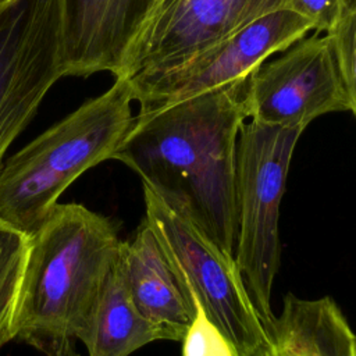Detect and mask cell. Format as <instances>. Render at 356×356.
<instances>
[{
  "label": "cell",
  "instance_id": "obj_6",
  "mask_svg": "<svg viewBox=\"0 0 356 356\" xmlns=\"http://www.w3.org/2000/svg\"><path fill=\"white\" fill-rule=\"evenodd\" d=\"M143 199L145 220L209 320L227 337L238 356H250L264 341L266 331L235 257L177 216L146 186Z\"/></svg>",
  "mask_w": 356,
  "mask_h": 356
},
{
  "label": "cell",
  "instance_id": "obj_2",
  "mask_svg": "<svg viewBox=\"0 0 356 356\" xmlns=\"http://www.w3.org/2000/svg\"><path fill=\"white\" fill-rule=\"evenodd\" d=\"M122 241L110 218L63 203L31 235L14 339L44 356H79Z\"/></svg>",
  "mask_w": 356,
  "mask_h": 356
},
{
  "label": "cell",
  "instance_id": "obj_11",
  "mask_svg": "<svg viewBox=\"0 0 356 356\" xmlns=\"http://www.w3.org/2000/svg\"><path fill=\"white\" fill-rule=\"evenodd\" d=\"M121 260L134 306L165 341H182L195 317L192 292L143 218L131 241L121 243Z\"/></svg>",
  "mask_w": 356,
  "mask_h": 356
},
{
  "label": "cell",
  "instance_id": "obj_18",
  "mask_svg": "<svg viewBox=\"0 0 356 356\" xmlns=\"http://www.w3.org/2000/svg\"><path fill=\"white\" fill-rule=\"evenodd\" d=\"M3 1H6V0H0V3H3Z\"/></svg>",
  "mask_w": 356,
  "mask_h": 356
},
{
  "label": "cell",
  "instance_id": "obj_4",
  "mask_svg": "<svg viewBox=\"0 0 356 356\" xmlns=\"http://www.w3.org/2000/svg\"><path fill=\"white\" fill-rule=\"evenodd\" d=\"M305 129L243 122L236 142L235 261L263 325L271 309L274 280L281 260L280 203L295 146Z\"/></svg>",
  "mask_w": 356,
  "mask_h": 356
},
{
  "label": "cell",
  "instance_id": "obj_8",
  "mask_svg": "<svg viewBox=\"0 0 356 356\" xmlns=\"http://www.w3.org/2000/svg\"><path fill=\"white\" fill-rule=\"evenodd\" d=\"M249 78L246 117L305 129L314 118L349 111L330 33L305 36Z\"/></svg>",
  "mask_w": 356,
  "mask_h": 356
},
{
  "label": "cell",
  "instance_id": "obj_10",
  "mask_svg": "<svg viewBox=\"0 0 356 356\" xmlns=\"http://www.w3.org/2000/svg\"><path fill=\"white\" fill-rule=\"evenodd\" d=\"M157 0H63L67 76H118Z\"/></svg>",
  "mask_w": 356,
  "mask_h": 356
},
{
  "label": "cell",
  "instance_id": "obj_9",
  "mask_svg": "<svg viewBox=\"0 0 356 356\" xmlns=\"http://www.w3.org/2000/svg\"><path fill=\"white\" fill-rule=\"evenodd\" d=\"M288 0H157L121 74L139 79L170 70Z\"/></svg>",
  "mask_w": 356,
  "mask_h": 356
},
{
  "label": "cell",
  "instance_id": "obj_5",
  "mask_svg": "<svg viewBox=\"0 0 356 356\" xmlns=\"http://www.w3.org/2000/svg\"><path fill=\"white\" fill-rule=\"evenodd\" d=\"M63 76V0L0 3V168L11 143Z\"/></svg>",
  "mask_w": 356,
  "mask_h": 356
},
{
  "label": "cell",
  "instance_id": "obj_12",
  "mask_svg": "<svg viewBox=\"0 0 356 356\" xmlns=\"http://www.w3.org/2000/svg\"><path fill=\"white\" fill-rule=\"evenodd\" d=\"M264 331V341L250 356H356V334L330 296L288 293Z\"/></svg>",
  "mask_w": 356,
  "mask_h": 356
},
{
  "label": "cell",
  "instance_id": "obj_14",
  "mask_svg": "<svg viewBox=\"0 0 356 356\" xmlns=\"http://www.w3.org/2000/svg\"><path fill=\"white\" fill-rule=\"evenodd\" d=\"M29 246L31 235L0 220V349L14 339V318Z\"/></svg>",
  "mask_w": 356,
  "mask_h": 356
},
{
  "label": "cell",
  "instance_id": "obj_15",
  "mask_svg": "<svg viewBox=\"0 0 356 356\" xmlns=\"http://www.w3.org/2000/svg\"><path fill=\"white\" fill-rule=\"evenodd\" d=\"M346 92L349 111L356 117V0H349L335 28L328 32Z\"/></svg>",
  "mask_w": 356,
  "mask_h": 356
},
{
  "label": "cell",
  "instance_id": "obj_7",
  "mask_svg": "<svg viewBox=\"0 0 356 356\" xmlns=\"http://www.w3.org/2000/svg\"><path fill=\"white\" fill-rule=\"evenodd\" d=\"M313 31L289 8L263 15L232 35L159 74L128 81L139 110L163 107L249 78L268 57Z\"/></svg>",
  "mask_w": 356,
  "mask_h": 356
},
{
  "label": "cell",
  "instance_id": "obj_13",
  "mask_svg": "<svg viewBox=\"0 0 356 356\" xmlns=\"http://www.w3.org/2000/svg\"><path fill=\"white\" fill-rule=\"evenodd\" d=\"M159 339H163L161 332L132 303L120 250L81 342L89 356H129Z\"/></svg>",
  "mask_w": 356,
  "mask_h": 356
},
{
  "label": "cell",
  "instance_id": "obj_17",
  "mask_svg": "<svg viewBox=\"0 0 356 356\" xmlns=\"http://www.w3.org/2000/svg\"><path fill=\"white\" fill-rule=\"evenodd\" d=\"M349 0H288L286 8L306 18L313 32L328 33L339 21Z\"/></svg>",
  "mask_w": 356,
  "mask_h": 356
},
{
  "label": "cell",
  "instance_id": "obj_3",
  "mask_svg": "<svg viewBox=\"0 0 356 356\" xmlns=\"http://www.w3.org/2000/svg\"><path fill=\"white\" fill-rule=\"evenodd\" d=\"M132 89L114 78L102 95L47 128L0 168V220L32 235L61 193L86 170L113 159L134 115Z\"/></svg>",
  "mask_w": 356,
  "mask_h": 356
},
{
  "label": "cell",
  "instance_id": "obj_1",
  "mask_svg": "<svg viewBox=\"0 0 356 356\" xmlns=\"http://www.w3.org/2000/svg\"><path fill=\"white\" fill-rule=\"evenodd\" d=\"M249 78L139 110L113 154L170 210L229 256L236 242V142L248 118Z\"/></svg>",
  "mask_w": 356,
  "mask_h": 356
},
{
  "label": "cell",
  "instance_id": "obj_16",
  "mask_svg": "<svg viewBox=\"0 0 356 356\" xmlns=\"http://www.w3.org/2000/svg\"><path fill=\"white\" fill-rule=\"evenodd\" d=\"M192 298L195 317L182 338V356H238L227 337L209 320L193 292Z\"/></svg>",
  "mask_w": 356,
  "mask_h": 356
}]
</instances>
